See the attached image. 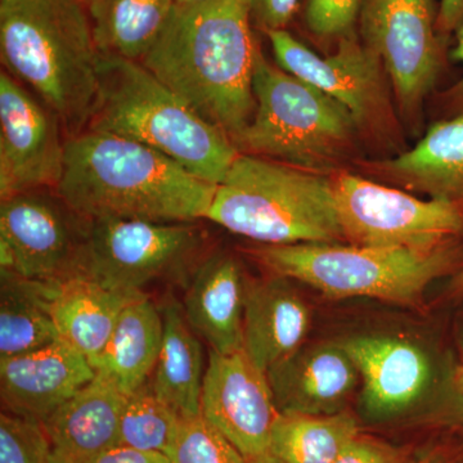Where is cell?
Here are the masks:
<instances>
[{"label":"cell","instance_id":"obj_1","mask_svg":"<svg viewBox=\"0 0 463 463\" xmlns=\"http://www.w3.org/2000/svg\"><path fill=\"white\" fill-rule=\"evenodd\" d=\"M242 0L175 5L141 61L161 83L236 143L254 116L260 48Z\"/></svg>","mask_w":463,"mask_h":463},{"label":"cell","instance_id":"obj_2","mask_svg":"<svg viewBox=\"0 0 463 463\" xmlns=\"http://www.w3.org/2000/svg\"><path fill=\"white\" fill-rule=\"evenodd\" d=\"M216 187L142 143L85 130L66 139L56 192L90 221L192 223L206 219Z\"/></svg>","mask_w":463,"mask_h":463},{"label":"cell","instance_id":"obj_3","mask_svg":"<svg viewBox=\"0 0 463 463\" xmlns=\"http://www.w3.org/2000/svg\"><path fill=\"white\" fill-rule=\"evenodd\" d=\"M0 56L12 78L85 132L99 85L100 52L84 0H0Z\"/></svg>","mask_w":463,"mask_h":463},{"label":"cell","instance_id":"obj_4","mask_svg":"<svg viewBox=\"0 0 463 463\" xmlns=\"http://www.w3.org/2000/svg\"><path fill=\"white\" fill-rule=\"evenodd\" d=\"M87 130L142 143L216 185L240 154L141 62L112 54L100 53L99 93Z\"/></svg>","mask_w":463,"mask_h":463},{"label":"cell","instance_id":"obj_5","mask_svg":"<svg viewBox=\"0 0 463 463\" xmlns=\"http://www.w3.org/2000/svg\"><path fill=\"white\" fill-rule=\"evenodd\" d=\"M252 88L257 106L234 143L240 154L326 175L352 170L364 158L350 112L315 85L269 62L261 51Z\"/></svg>","mask_w":463,"mask_h":463},{"label":"cell","instance_id":"obj_6","mask_svg":"<svg viewBox=\"0 0 463 463\" xmlns=\"http://www.w3.org/2000/svg\"><path fill=\"white\" fill-rule=\"evenodd\" d=\"M206 219L263 245L345 243L331 175L239 154Z\"/></svg>","mask_w":463,"mask_h":463},{"label":"cell","instance_id":"obj_7","mask_svg":"<svg viewBox=\"0 0 463 463\" xmlns=\"http://www.w3.org/2000/svg\"><path fill=\"white\" fill-rule=\"evenodd\" d=\"M272 274L306 283L328 298H371L417 306L426 288L463 267V240L430 251L349 243L263 245L251 250Z\"/></svg>","mask_w":463,"mask_h":463},{"label":"cell","instance_id":"obj_8","mask_svg":"<svg viewBox=\"0 0 463 463\" xmlns=\"http://www.w3.org/2000/svg\"><path fill=\"white\" fill-rule=\"evenodd\" d=\"M339 343L361 374L359 413L365 422L402 421L421 405L438 425L463 430L461 362L435 359L425 347L389 335H355Z\"/></svg>","mask_w":463,"mask_h":463},{"label":"cell","instance_id":"obj_9","mask_svg":"<svg viewBox=\"0 0 463 463\" xmlns=\"http://www.w3.org/2000/svg\"><path fill=\"white\" fill-rule=\"evenodd\" d=\"M276 63L340 102L354 118L364 147L397 156L405 151L404 125L380 58L358 36L343 39L322 57L288 29L267 33Z\"/></svg>","mask_w":463,"mask_h":463},{"label":"cell","instance_id":"obj_10","mask_svg":"<svg viewBox=\"0 0 463 463\" xmlns=\"http://www.w3.org/2000/svg\"><path fill=\"white\" fill-rule=\"evenodd\" d=\"M361 41L383 62L405 130L420 133L423 106L447 63L434 0H364Z\"/></svg>","mask_w":463,"mask_h":463},{"label":"cell","instance_id":"obj_11","mask_svg":"<svg viewBox=\"0 0 463 463\" xmlns=\"http://www.w3.org/2000/svg\"><path fill=\"white\" fill-rule=\"evenodd\" d=\"M344 240L364 248L430 251L463 240V214L353 170L331 174Z\"/></svg>","mask_w":463,"mask_h":463},{"label":"cell","instance_id":"obj_12","mask_svg":"<svg viewBox=\"0 0 463 463\" xmlns=\"http://www.w3.org/2000/svg\"><path fill=\"white\" fill-rule=\"evenodd\" d=\"M90 228L56 190L2 200L0 270L50 282L87 276Z\"/></svg>","mask_w":463,"mask_h":463},{"label":"cell","instance_id":"obj_13","mask_svg":"<svg viewBox=\"0 0 463 463\" xmlns=\"http://www.w3.org/2000/svg\"><path fill=\"white\" fill-rule=\"evenodd\" d=\"M201 248L203 233L191 223L91 221L87 276L109 288L143 292L184 273Z\"/></svg>","mask_w":463,"mask_h":463},{"label":"cell","instance_id":"obj_14","mask_svg":"<svg viewBox=\"0 0 463 463\" xmlns=\"http://www.w3.org/2000/svg\"><path fill=\"white\" fill-rule=\"evenodd\" d=\"M62 124L7 71L0 74V197L56 190L63 173Z\"/></svg>","mask_w":463,"mask_h":463},{"label":"cell","instance_id":"obj_15","mask_svg":"<svg viewBox=\"0 0 463 463\" xmlns=\"http://www.w3.org/2000/svg\"><path fill=\"white\" fill-rule=\"evenodd\" d=\"M201 414L248 463L269 455L279 411L267 373L252 364L245 350L232 354L210 350Z\"/></svg>","mask_w":463,"mask_h":463},{"label":"cell","instance_id":"obj_16","mask_svg":"<svg viewBox=\"0 0 463 463\" xmlns=\"http://www.w3.org/2000/svg\"><path fill=\"white\" fill-rule=\"evenodd\" d=\"M279 413L331 416L345 412L361 383L349 353L336 343L298 347L267 373Z\"/></svg>","mask_w":463,"mask_h":463},{"label":"cell","instance_id":"obj_17","mask_svg":"<svg viewBox=\"0 0 463 463\" xmlns=\"http://www.w3.org/2000/svg\"><path fill=\"white\" fill-rule=\"evenodd\" d=\"M96 379L90 361L63 341L0 359L3 411L43 422Z\"/></svg>","mask_w":463,"mask_h":463},{"label":"cell","instance_id":"obj_18","mask_svg":"<svg viewBox=\"0 0 463 463\" xmlns=\"http://www.w3.org/2000/svg\"><path fill=\"white\" fill-rule=\"evenodd\" d=\"M354 167L373 181L446 201L463 214V115L435 121L403 154L364 157Z\"/></svg>","mask_w":463,"mask_h":463},{"label":"cell","instance_id":"obj_19","mask_svg":"<svg viewBox=\"0 0 463 463\" xmlns=\"http://www.w3.org/2000/svg\"><path fill=\"white\" fill-rule=\"evenodd\" d=\"M310 312L291 279L272 274L246 283L243 350L259 370L270 367L306 344Z\"/></svg>","mask_w":463,"mask_h":463},{"label":"cell","instance_id":"obj_20","mask_svg":"<svg viewBox=\"0 0 463 463\" xmlns=\"http://www.w3.org/2000/svg\"><path fill=\"white\" fill-rule=\"evenodd\" d=\"M246 283L239 260L227 252L210 255L192 273L182 306L185 318L221 354L243 349Z\"/></svg>","mask_w":463,"mask_h":463},{"label":"cell","instance_id":"obj_21","mask_svg":"<svg viewBox=\"0 0 463 463\" xmlns=\"http://www.w3.org/2000/svg\"><path fill=\"white\" fill-rule=\"evenodd\" d=\"M127 395L94 379L51 414L43 428L61 463H90L118 444Z\"/></svg>","mask_w":463,"mask_h":463},{"label":"cell","instance_id":"obj_22","mask_svg":"<svg viewBox=\"0 0 463 463\" xmlns=\"http://www.w3.org/2000/svg\"><path fill=\"white\" fill-rule=\"evenodd\" d=\"M161 309L142 295L127 306L109 343L90 362L97 379L129 397L147 385L156 367L163 344Z\"/></svg>","mask_w":463,"mask_h":463},{"label":"cell","instance_id":"obj_23","mask_svg":"<svg viewBox=\"0 0 463 463\" xmlns=\"http://www.w3.org/2000/svg\"><path fill=\"white\" fill-rule=\"evenodd\" d=\"M142 295L109 288L88 276L60 282L52 301L58 337L90 364L105 349L125 307Z\"/></svg>","mask_w":463,"mask_h":463},{"label":"cell","instance_id":"obj_24","mask_svg":"<svg viewBox=\"0 0 463 463\" xmlns=\"http://www.w3.org/2000/svg\"><path fill=\"white\" fill-rule=\"evenodd\" d=\"M163 344L149 388L182 419L201 414V395L206 368L203 345L178 301L167 300L161 307Z\"/></svg>","mask_w":463,"mask_h":463},{"label":"cell","instance_id":"obj_25","mask_svg":"<svg viewBox=\"0 0 463 463\" xmlns=\"http://www.w3.org/2000/svg\"><path fill=\"white\" fill-rule=\"evenodd\" d=\"M58 285L0 270V359L60 340L52 315Z\"/></svg>","mask_w":463,"mask_h":463},{"label":"cell","instance_id":"obj_26","mask_svg":"<svg viewBox=\"0 0 463 463\" xmlns=\"http://www.w3.org/2000/svg\"><path fill=\"white\" fill-rule=\"evenodd\" d=\"M100 53L141 62L163 33L175 0H84Z\"/></svg>","mask_w":463,"mask_h":463},{"label":"cell","instance_id":"obj_27","mask_svg":"<svg viewBox=\"0 0 463 463\" xmlns=\"http://www.w3.org/2000/svg\"><path fill=\"white\" fill-rule=\"evenodd\" d=\"M359 434L358 421L347 411L331 416L279 413L269 455L279 463H334Z\"/></svg>","mask_w":463,"mask_h":463},{"label":"cell","instance_id":"obj_28","mask_svg":"<svg viewBox=\"0 0 463 463\" xmlns=\"http://www.w3.org/2000/svg\"><path fill=\"white\" fill-rule=\"evenodd\" d=\"M181 420V414L158 398L147 383L125 402L118 444L167 456L175 441Z\"/></svg>","mask_w":463,"mask_h":463},{"label":"cell","instance_id":"obj_29","mask_svg":"<svg viewBox=\"0 0 463 463\" xmlns=\"http://www.w3.org/2000/svg\"><path fill=\"white\" fill-rule=\"evenodd\" d=\"M167 457L172 463H248L203 414L181 420Z\"/></svg>","mask_w":463,"mask_h":463},{"label":"cell","instance_id":"obj_30","mask_svg":"<svg viewBox=\"0 0 463 463\" xmlns=\"http://www.w3.org/2000/svg\"><path fill=\"white\" fill-rule=\"evenodd\" d=\"M0 463H61L41 422L2 411Z\"/></svg>","mask_w":463,"mask_h":463},{"label":"cell","instance_id":"obj_31","mask_svg":"<svg viewBox=\"0 0 463 463\" xmlns=\"http://www.w3.org/2000/svg\"><path fill=\"white\" fill-rule=\"evenodd\" d=\"M364 0H307L304 23L307 32L322 42L337 44L355 36Z\"/></svg>","mask_w":463,"mask_h":463},{"label":"cell","instance_id":"obj_32","mask_svg":"<svg viewBox=\"0 0 463 463\" xmlns=\"http://www.w3.org/2000/svg\"><path fill=\"white\" fill-rule=\"evenodd\" d=\"M334 463H408V456L401 448L359 434Z\"/></svg>","mask_w":463,"mask_h":463},{"label":"cell","instance_id":"obj_33","mask_svg":"<svg viewBox=\"0 0 463 463\" xmlns=\"http://www.w3.org/2000/svg\"><path fill=\"white\" fill-rule=\"evenodd\" d=\"M251 23L265 33L288 27L300 0H242Z\"/></svg>","mask_w":463,"mask_h":463},{"label":"cell","instance_id":"obj_34","mask_svg":"<svg viewBox=\"0 0 463 463\" xmlns=\"http://www.w3.org/2000/svg\"><path fill=\"white\" fill-rule=\"evenodd\" d=\"M455 38L456 44L450 51L449 58L463 65V24L457 29ZM437 103L440 111V120L463 115V75L452 87L438 94Z\"/></svg>","mask_w":463,"mask_h":463},{"label":"cell","instance_id":"obj_35","mask_svg":"<svg viewBox=\"0 0 463 463\" xmlns=\"http://www.w3.org/2000/svg\"><path fill=\"white\" fill-rule=\"evenodd\" d=\"M90 463H172L169 457L157 452L134 449V448L114 446L105 450Z\"/></svg>","mask_w":463,"mask_h":463},{"label":"cell","instance_id":"obj_36","mask_svg":"<svg viewBox=\"0 0 463 463\" xmlns=\"http://www.w3.org/2000/svg\"><path fill=\"white\" fill-rule=\"evenodd\" d=\"M463 24V0H440L438 7V30L444 38L455 35Z\"/></svg>","mask_w":463,"mask_h":463},{"label":"cell","instance_id":"obj_37","mask_svg":"<svg viewBox=\"0 0 463 463\" xmlns=\"http://www.w3.org/2000/svg\"><path fill=\"white\" fill-rule=\"evenodd\" d=\"M408 463H463V444L459 452L446 449V448H437L425 453L416 461H408Z\"/></svg>","mask_w":463,"mask_h":463},{"label":"cell","instance_id":"obj_38","mask_svg":"<svg viewBox=\"0 0 463 463\" xmlns=\"http://www.w3.org/2000/svg\"><path fill=\"white\" fill-rule=\"evenodd\" d=\"M448 294L456 301H463V267L450 279Z\"/></svg>","mask_w":463,"mask_h":463},{"label":"cell","instance_id":"obj_39","mask_svg":"<svg viewBox=\"0 0 463 463\" xmlns=\"http://www.w3.org/2000/svg\"><path fill=\"white\" fill-rule=\"evenodd\" d=\"M213 2V0H175V5H201V3Z\"/></svg>","mask_w":463,"mask_h":463},{"label":"cell","instance_id":"obj_40","mask_svg":"<svg viewBox=\"0 0 463 463\" xmlns=\"http://www.w3.org/2000/svg\"><path fill=\"white\" fill-rule=\"evenodd\" d=\"M249 463H279V462H277L276 459H274L272 456L267 455V456L260 457V458L254 459V461H251Z\"/></svg>","mask_w":463,"mask_h":463},{"label":"cell","instance_id":"obj_41","mask_svg":"<svg viewBox=\"0 0 463 463\" xmlns=\"http://www.w3.org/2000/svg\"><path fill=\"white\" fill-rule=\"evenodd\" d=\"M459 349H461V356H463V326L461 327V334H459Z\"/></svg>","mask_w":463,"mask_h":463},{"label":"cell","instance_id":"obj_42","mask_svg":"<svg viewBox=\"0 0 463 463\" xmlns=\"http://www.w3.org/2000/svg\"><path fill=\"white\" fill-rule=\"evenodd\" d=\"M462 444H463V430H462Z\"/></svg>","mask_w":463,"mask_h":463}]
</instances>
